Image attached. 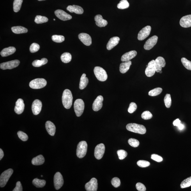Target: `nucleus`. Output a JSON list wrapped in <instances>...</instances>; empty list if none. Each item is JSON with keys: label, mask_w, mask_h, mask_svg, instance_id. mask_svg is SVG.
<instances>
[{"label": "nucleus", "mask_w": 191, "mask_h": 191, "mask_svg": "<svg viewBox=\"0 0 191 191\" xmlns=\"http://www.w3.org/2000/svg\"><path fill=\"white\" fill-rule=\"evenodd\" d=\"M73 99L72 94L71 91L68 89L65 90L62 96V102L66 109H70L72 106Z\"/></svg>", "instance_id": "1"}, {"label": "nucleus", "mask_w": 191, "mask_h": 191, "mask_svg": "<svg viewBox=\"0 0 191 191\" xmlns=\"http://www.w3.org/2000/svg\"><path fill=\"white\" fill-rule=\"evenodd\" d=\"M126 128L130 132L140 134H144L146 132V129L144 126L136 123L128 124Z\"/></svg>", "instance_id": "2"}, {"label": "nucleus", "mask_w": 191, "mask_h": 191, "mask_svg": "<svg viewBox=\"0 0 191 191\" xmlns=\"http://www.w3.org/2000/svg\"><path fill=\"white\" fill-rule=\"evenodd\" d=\"M94 73L97 79L101 82L106 80L108 75L106 72L102 68L100 67H96L94 69Z\"/></svg>", "instance_id": "3"}, {"label": "nucleus", "mask_w": 191, "mask_h": 191, "mask_svg": "<svg viewBox=\"0 0 191 191\" xmlns=\"http://www.w3.org/2000/svg\"><path fill=\"white\" fill-rule=\"evenodd\" d=\"M47 84V82L43 78H37L30 82L29 86L33 89H40L43 88Z\"/></svg>", "instance_id": "4"}, {"label": "nucleus", "mask_w": 191, "mask_h": 191, "mask_svg": "<svg viewBox=\"0 0 191 191\" xmlns=\"http://www.w3.org/2000/svg\"><path fill=\"white\" fill-rule=\"evenodd\" d=\"M87 144L86 142L82 141L78 143L77 149V155L78 158H82L86 155Z\"/></svg>", "instance_id": "5"}, {"label": "nucleus", "mask_w": 191, "mask_h": 191, "mask_svg": "<svg viewBox=\"0 0 191 191\" xmlns=\"http://www.w3.org/2000/svg\"><path fill=\"white\" fill-rule=\"evenodd\" d=\"M13 173L12 169H10L4 171L0 176V186L1 187H4Z\"/></svg>", "instance_id": "6"}, {"label": "nucleus", "mask_w": 191, "mask_h": 191, "mask_svg": "<svg viewBox=\"0 0 191 191\" xmlns=\"http://www.w3.org/2000/svg\"><path fill=\"white\" fill-rule=\"evenodd\" d=\"M85 105L83 101L81 99H78L74 103V109L76 115L78 117L82 116L84 112Z\"/></svg>", "instance_id": "7"}, {"label": "nucleus", "mask_w": 191, "mask_h": 191, "mask_svg": "<svg viewBox=\"0 0 191 191\" xmlns=\"http://www.w3.org/2000/svg\"><path fill=\"white\" fill-rule=\"evenodd\" d=\"M20 63V61L17 59L1 63L0 64V68L3 70H6L7 69L11 70V69L17 67L19 65Z\"/></svg>", "instance_id": "8"}, {"label": "nucleus", "mask_w": 191, "mask_h": 191, "mask_svg": "<svg viewBox=\"0 0 191 191\" xmlns=\"http://www.w3.org/2000/svg\"><path fill=\"white\" fill-rule=\"evenodd\" d=\"M54 185L55 189L58 190L63 186L64 180L63 176L60 172H57L54 177Z\"/></svg>", "instance_id": "9"}, {"label": "nucleus", "mask_w": 191, "mask_h": 191, "mask_svg": "<svg viewBox=\"0 0 191 191\" xmlns=\"http://www.w3.org/2000/svg\"><path fill=\"white\" fill-rule=\"evenodd\" d=\"M105 147L104 144L101 143L97 145L95 147L94 155L97 159L100 160L103 157L105 153Z\"/></svg>", "instance_id": "10"}, {"label": "nucleus", "mask_w": 191, "mask_h": 191, "mask_svg": "<svg viewBox=\"0 0 191 191\" xmlns=\"http://www.w3.org/2000/svg\"><path fill=\"white\" fill-rule=\"evenodd\" d=\"M151 27L147 26L142 29L139 31L138 35V39L139 40H143L150 35Z\"/></svg>", "instance_id": "11"}, {"label": "nucleus", "mask_w": 191, "mask_h": 191, "mask_svg": "<svg viewBox=\"0 0 191 191\" xmlns=\"http://www.w3.org/2000/svg\"><path fill=\"white\" fill-rule=\"evenodd\" d=\"M85 188L87 191H96L98 189L97 180L95 178H92L89 182L85 185Z\"/></svg>", "instance_id": "12"}, {"label": "nucleus", "mask_w": 191, "mask_h": 191, "mask_svg": "<svg viewBox=\"0 0 191 191\" xmlns=\"http://www.w3.org/2000/svg\"><path fill=\"white\" fill-rule=\"evenodd\" d=\"M156 72L155 63V60H152L148 63L146 70L145 74L148 77L153 76Z\"/></svg>", "instance_id": "13"}, {"label": "nucleus", "mask_w": 191, "mask_h": 191, "mask_svg": "<svg viewBox=\"0 0 191 191\" xmlns=\"http://www.w3.org/2000/svg\"><path fill=\"white\" fill-rule=\"evenodd\" d=\"M158 37L154 36L147 40L144 46V49L146 50H150L152 49L157 42Z\"/></svg>", "instance_id": "14"}, {"label": "nucleus", "mask_w": 191, "mask_h": 191, "mask_svg": "<svg viewBox=\"0 0 191 191\" xmlns=\"http://www.w3.org/2000/svg\"><path fill=\"white\" fill-rule=\"evenodd\" d=\"M42 104L41 101L39 100H36L32 103V112L35 115L40 113L42 108Z\"/></svg>", "instance_id": "15"}, {"label": "nucleus", "mask_w": 191, "mask_h": 191, "mask_svg": "<svg viewBox=\"0 0 191 191\" xmlns=\"http://www.w3.org/2000/svg\"><path fill=\"white\" fill-rule=\"evenodd\" d=\"M55 15L56 17L63 21H67L72 19V17L63 10H57L55 11Z\"/></svg>", "instance_id": "16"}, {"label": "nucleus", "mask_w": 191, "mask_h": 191, "mask_svg": "<svg viewBox=\"0 0 191 191\" xmlns=\"http://www.w3.org/2000/svg\"><path fill=\"white\" fill-rule=\"evenodd\" d=\"M156 72H159L162 68L165 67L166 65L165 60L163 57H158L155 60Z\"/></svg>", "instance_id": "17"}, {"label": "nucleus", "mask_w": 191, "mask_h": 191, "mask_svg": "<svg viewBox=\"0 0 191 191\" xmlns=\"http://www.w3.org/2000/svg\"><path fill=\"white\" fill-rule=\"evenodd\" d=\"M103 101V98L102 96H99L97 97L93 103V109L94 111H98L102 109Z\"/></svg>", "instance_id": "18"}, {"label": "nucleus", "mask_w": 191, "mask_h": 191, "mask_svg": "<svg viewBox=\"0 0 191 191\" xmlns=\"http://www.w3.org/2000/svg\"><path fill=\"white\" fill-rule=\"evenodd\" d=\"M80 41L86 46H90L92 44V39L90 36L86 33H81L78 36Z\"/></svg>", "instance_id": "19"}, {"label": "nucleus", "mask_w": 191, "mask_h": 191, "mask_svg": "<svg viewBox=\"0 0 191 191\" xmlns=\"http://www.w3.org/2000/svg\"><path fill=\"white\" fill-rule=\"evenodd\" d=\"M25 109V104L24 101L21 98L18 99L16 103L14 110L16 113L20 114L24 112Z\"/></svg>", "instance_id": "20"}, {"label": "nucleus", "mask_w": 191, "mask_h": 191, "mask_svg": "<svg viewBox=\"0 0 191 191\" xmlns=\"http://www.w3.org/2000/svg\"><path fill=\"white\" fill-rule=\"evenodd\" d=\"M181 26L184 28L191 27V15L184 16L180 21Z\"/></svg>", "instance_id": "21"}, {"label": "nucleus", "mask_w": 191, "mask_h": 191, "mask_svg": "<svg viewBox=\"0 0 191 191\" xmlns=\"http://www.w3.org/2000/svg\"><path fill=\"white\" fill-rule=\"evenodd\" d=\"M137 52L135 50L131 51L126 52L121 57V61L122 62H128L130 61L136 56Z\"/></svg>", "instance_id": "22"}, {"label": "nucleus", "mask_w": 191, "mask_h": 191, "mask_svg": "<svg viewBox=\"0 0 191 191\" xmlns=\"http://www.w3.org/2000/svg\"><path fill=\"white\" fill-rule=\"evenodd\" d=\"M45 128L48 133L52 136H54L56 132V127L53 123L48 121L46 122Z\"/></svg>", "instance_id": "23"}, {"label": "nucleus", "mask_w": 191, "mask_h": 191, "mask_svg": "<svg viewBox=\"0 0 191 191\" xmlns=\"http://www.w3.org/2000/svg\"><path fill=\"white\" fill-rule=\"evenodd\" d=\"M67 10L71 13H75L78 14H82L84 13L83 9L81 6L76 5L69 6Z\"/></svg>", "instance_id": "24"}, {"label": "nucleus", "mask_w": 191, "mask_h": 191, "mask_svg": "<svg viewBox=\"0 0 191 191\" xmlns=\"http://www.w3.org/2000/svg\"><path fill=\"white\" fill-rule=\"evenodd\" d=\"M120 38L118 36H115L110 38L108 43L107 45V50H111L118 44L120 41Z\"/></svg>", "instance_id": "25"}, {"label": "nucleus", "mask_w": 191, "mask_h": 191, "mask_svg": "<svg viewBox=\"0 0 191 191\" xmlns=\"http://www.w3.org/2000/svg\"><path fill=\"white\" fill-rule=\"evenodd\" d=\"M95 20L97 26L99 27H105L108 24L107 21L103 19L102 16L100 15H96L95 17Z\"/></svg>", "instance_id": "26"}, {"label": "nucleus", "mask_w": 191, "mask_h": 191, "mask_svg": "<svg viewBox=\"0 0 191 191\" xmlns=\"http://www.w3.org/2000/svg\"><path fill=\"white\" fill-rule=\"evenodd\" d=\"M16 48L14 47H10L4 48L1 52V55L2 57H6L12 55L16 52Z\"/></svg>", "instance_id": "27"}, {"label": "nucleus", "mask_w": 191, "mask_h": 191, "mask_svg": "<svg viewBox=\"0 0 191 191\" xmlns=\"http://www.w3.org/2000/svg\"><path fill=\"white\" fill-rule=\"evenodd\" d=\"M132 63L131 61L125 62L122 63L120 66V71L122 73H125L129 70L130 67L132 65Z\"/></svg>", "instance_id": "28"}, {"label": "nucleus", "mask_w": 191, "mask_h": 191, "mask_svg": "<svg viewBox=\"0 0 191 191\" xmlns=\"http://www.w3.org/2000/svg\"><path fill=\"white\" fill-rule=\"evenodd\" d=\"M44 162V158L41 155H39L33 158L32 161V164L34 165H41L43 164Z\"/></svg>", "instance_id": "29"}, {"label": "nucleus", "mask_w": 191, "mask_h": 191, "mask_svg": "<svg viewBox=\"0 0 191 191\" xmlns=\"http://www.w3.org/2000/svg\"><path fill=\"white\" fill-rule=\"evenodd\" d=\"M89 79L88 78L86 77V74H83L82 76L79 84V88L80 89L83 90L86 88L88 84Z\"/></svg>", "instance_id": "30"}, {"label": "nucleus", "mask_w": 191, "mask_h": 191, "mask_svg": "<svg viewBox=\"0 0 191 191\" xmlns=\"http://www.w3.org/2000/svg\"><path fill=\"white\" fill-rule=\"evenodd\" d=\"M11 29L13 33L15 34L25 33L28 32V29L22 26L13 27L11 28Z\"/></svg>", "instance_id": "31"}, {"label": "nucleus", "mask_w": 191, "mask_h": 191, "mask_svg": "<svg viewBox=\"0 0 191 191\" xmlns=\"http://www.w3.org/2000/svg\"><path fill=\"white\" fill-rule=\"evenodd\" d=\"M48 62V59L44 58L41 59L40 60H36L33 62L32 64L34 67H40L47 64Z\"/></svg>", "instance_id": "32"}, {"label": "nucleus", "mask_w": 191, "mask_h": 191, "mask_svg": "<svg viewBox=\"0 0 191 191\" xmlns=\"http://www.w3.org/2000/svg\"><path fill=\"white\" fill-rule=\"evenodd\" d=\"M61 59L64 63H70L72 59V55L69 52H64L61 55Z\"/></svg>", "instance_id": "33"}, {"label": "nucleus", "mask_w": 191, "mask_h": 191, "mask_svg": "<svg viewBox=\"0 0 191 191\" xmlns=\"http://www.w3.org/2000/svg\"><path fill=\"white\" fill-rule=\"evenodd\" d=\"M32 183L37 188H42L45 185L46 181L38 178H35L32 181Z\"/></svg>", "instance_id": "34"}, {"label": "nucleus", "mask_w": 191, "mask_h": 191, "mask_svg": "<svg viewBox=\"0 0 191 191\" xmlns=\"http://www.w3.org/2000/svg\"><path fill=\"white\" fill-rule=\"evenodd\" d=\"M23 0H14L13 3V10L15 12L19 11L21 8Z\"/></svg>", "instance_id": "35"}, {"label": "nucleus", "mask_w": 191, "mask_h": 191, "mask_svg": "<svg viewBox=\"0 0 191 191\" xmlns=\"http://www.w3.org/2000/svg\"><path fill=\"white\" fill-rule=\"evenodd\" d=\"M48 18L45 17L40 15H37L35 17L34 21L37 24H41L48 21Z\"/></svg>", "instance_id": "36"}, {"label": "nucleus", "mask_w": 191, "mask_h": 191, "mask_svg": "<svg viewBox=\"0 0 191 191\" xmlns=\"http://www.w3.org/2000/svg\"><path fill=\"white\" fill-rule=\"evenodd\" d=\"M162 89L160 87L152 90L149 92L148 95L151 96H155L159 95L162 92Z\"/></svg>", "instance_id": "37"}, {"label": "nucleus", "mask_w": 191, "mask_h": 191, "mask_svg": "<svg viewBox=\"0 0 191 191\" xmlns=\"http://www.w3.org/2000/svg\"><path fill=\"white\" fill-rule=\"evenodd\" d=\"M129 6V4L127 0H121L117 5V7L119 9H127Z\"/></svg>", "instance_id": "38"}, {"label": "nucleus", "mask_w": 191, "mask_h": 191, "mask_svg": "<svg viewBox=\"0 0 191 191\" xmlns=\"http://www.w3.org/2000/svg\"><path fill=\"white\" fill-rule=\"evenodd\" d=\"M181 188H185L190 187L191 186V176L185 179L181 184Z\"/></svg>", "instance_id": "39"}, {"label": "nucleus", "mask_w": 191, "mask_h": 191, "mask_svg": "<svg viewBox=\"0 0 191 191\" xmlns=\"http://www.w3.org/2000/svg\"><path fill=\"white\" fill-rule=\"evenodd\" d=\"M165 104L167 108H169L171 107L172 104V101L171 95L170 94H167L165 97L164 99Z\"/></svg>", "instance_id": "40"}, {"label": "nucleus", "mask_w": 191, "mask_h": 191, "mask_svg": "<svg viewBox=\"0 0 191 191\" xmlns=\"http://www.w3.org/2000/svg\"><path fill=\"white\" fill-rule=\"evenodd\" d=\"M181 62L183 65L186 69L189 70L191 71V61L183 57L181 59Z\"/></svg>", "instance_id": "41"}, {"label": "nucleus", "mask_w": 191, "mask_h": 191, "mask_svg": "<svg viewBox=\"0 0 191 191\" xmlns=\"http://www.w3.org/2000/svg\"><path fill=\"white\" fill-rule=\"evenodd\" d=\"M52 40L55 42L60 43L63 42L65 38L63 36L54 35L52 36Z\"/></svg>", "instance_id": "42"}, {"label": "nucleus", "mask_w": 191, "mask_h": 191, "mask_svg": "<svg viewBox=\"0 0 191 191\" xmlns=\"http://www.w3.org/2000/svg\"><path fill=\"white\" fill-rule=\"evenodd\" d=\"M118 157L120 160H122L127 156V152L124 150H119L117 151Z\"/></svg>", "instance_id": "43"}, {"label": "nucleus", "mask_w": 191, "mask_h": 191, "mask_svg": "<svg viewBox=\"0 0 191 191\" xmlns=\"http://www.w3.org/2000/svg\"><path fill=\"white\" fill-rule=\"evenodd\" d=\"M40 49V46L36 43H32L30 47V51L31 53H34L37 52Z\"/></svg>", "instance_id": "44"}, {"label": "nucleus", "mask_w": 191, "mask_h": 191, "mask_svg": "<svg viewBox=\"0 0 191 191\" xmlns=\"http://www.w3.org/2000/svg\"><path fill=\"white\" fill-rule=\"evenodd\" d=\"M128 142L131 146L133 147H137L139 144V142L138 140L132 138L129 139Z\"/></svg>", "instance_id": "45"}, {"label": "nucleus", "mask_w": 191, "mask_h": 191, "mask_svg": "<svg viewBox=\"0 0 191 191\" xmlns=\"http://www.w3.org/2000/svg\"><path fill=\"white\" fill-rule=\"evenodd\" d=\"M137 164L140 167H146L149 166L150 165V163L148 161L140 160L138 161Z\"/></svg>", "instance_id": "46"}, {"label": "nucleus", "mask_w": 191, "mask_h": 191, "mask_svg": "<svg viewBox=\"0 0 191 191\" xmlns=\"http://www.w3.org/2000/svg\"><path fill=\"white\" fill-rule=\"evenodd\" d=\"M17 135L20 139L23 141H26L28 139V136L27 135L21 131L18 132Z\"/></svg>", "instance_id": "47"}, {"label": "nucleus", "mask_w": 191, "mask_h": 191, "mask_svg": "<svg viewBox=\"0 0 191 191\" xmlns=\"http://www.w3.org/2000/svg\"><path fill=\"white\" fill-rule=\"evenodd\" d=\"M141 117L143 119L149 120L152 118L153 115L150 112L146 111L143 113Z\"/></svg>", "instance_id": "48"}, {"label": "nucleus", "mask_w": 191, "mask_h": 191, "mask_svg": "<svg viewBox=\"0 0 191 191\" xmlns=\"http://www.w3.org/2000/svg\"><path fill=\"white\" fill-rule=\"evenodd\" d=\"M112 185L115 188L119 187L120 185L121 182L120 179L118 178H114L112 179L111 181Z\"/></svg>", "instance_id": "49"}, {"label": "nucleus", "mask_w": 191, "mask_h": 191, "mask_svg": "<svg viewBox=\"0 0 191 191\" xmlns=\"http://www.w3.org/2000/svg\"><path fill=\"white\" fill-rule=\"evenodd\" d=\"M137 109V105L134 102H132L130 103L129 107L128 109V111L130 113H132L135 112Z\"/></svg>", "instance_id": "50"}, {"label": "nucleus", "mask_w": 191, "mask_h": 191, "mask_svg": "<svg viewBox=\"0 0 191 191\" xmlns=\"http://www.w3.org/2000/svg\"><path fill=\"white\" fill-rule=\"evenodd\" d=\"M151 159L158 162H162L163 160V158L162 156L156 155V154H153V155H151Z\"/></svg>", "instance_id": "51"}, {"label": "nucleus", "mask_w": 191, "mask_h": 191, "mask_svg": "<svg viewBox=\"0 0 191 191\" xmlns=\"http://www.w3.org/2000/svg\"><path fill=\"white\" fill-rule=\"evenodd\" d=\"M136 188L139 191H145L146 188L143 184L141 183H138L136 185Z\"/></svg>", "instance_id": "52"}, {"label": "nucleus", "mask_w": 191, "mask_h": 191, "mask_svg": "<svg viewBox=\"0 0 191 191\" xmlns=\"http://www.w3.org/2000/svg\"><path fill=\"white\" fill-rule=\"evenodd\" d=\"M23 189L21 183L20 181H18L16 184L15 188L14 189L13 191H22Z\"/></svg>", "instance_id": "53"}, {"label": "nucleus", "mask_w": 191, "mask_h": 191, "mask_svg": "<svg viewBox=\"0 0 191 191\" xmlns=\"http://www.w3.org/2000/svg\"><path fill=\"white\" fill-rule=\"evenodd\" d=\"M181 124V121L178 119H176V120H174L173 122L174 125L177 126V127H178V126L180 125Z\"/></svg>", "instance_id": "54"}, {"label": "nucleus", "mask_w": 191, "mask_h": 191, "mask_svg": "<svg viewBox=\"0 0 191 191\" xmlns=\"http://www.w3.org/2000/svg\"><path fill=\"white\" fill-rule=\"evenodd\" d=\"M4 156V154L3 150L1 149H0V160H1L3 158Z\"/></svg>", "instance_id": "55"}, {"label": "nucleus", "mask_w": 191, "mask_h": 191, "mask_svg": "<svg viewBox=\"0 0 191 191\" xmlns=\"http://www.w3.org/2000/svg\"><path fill=\"white\" fill-rule=\"evenodd\" d=\"M178 127L179 130H182L184 128V126L182 124H181Z\"/></svg>", "instance_id": "56"}, {"label": "nucleus", "mask_w": 191, "mask_h": 191, "mask_svg": "<svg viewBox=\"0 0 191 191\" xmlns=\"http://www.w3.org/2000/svg\"><path fill=\"white\" fill-rule=\"evenodd\" d=\"M38 1H45V0H38Z\"/></svg>", "instance_id": "57"}, {"label": "nucleus", "mask_w": 191, "mask_h": 191, "mask_svg": "<svg viewBox=\"0 0 191 191\" xmlns=\"http://www.w3.org/2000/svg\"><path fill=\"white\" fill-rule=\"evenodd\" d=\"M159 73H162V71H160Z\"/></svg>", "instance_id": "58"}, {"label": "nucleus", "mask_w": 191, "mask_h": 191, "mask_svg": "<svg viewBox=\"0 0 191 191\" xmlns=\"http://www.w3.org/2000/svg\"><path fill=\"white\" fill-rule=\"evenodd\" d=\"M41 177H43V175H41Z\"/></svg>", "instance_id": "59"}, {"label": "nucleus", "mask_w": 191, "mask_h": 191, "mask_svg": "<svg viewBox=\"0 0 191 191\" xmlns=\"http://www.w3.org/2000/svg\"><path fill=\"white\" fill-rule=\"evenodd\" d=\"M147 66H148V65H146V67H147Z\"/></svg>", "instance_id": "60"}, {"label": "nucleus", "mask_w": 191, "mask_h": 191, "mask_svg": "<svg viewBox=\"0 0 191 191\" xmlns=\"http://www.w3.org/2000/svg\"><path fill=\"white\" fill-rule=\"evenodd\" d=\"M54 21H55V19H54Z\"/></svg>", "instance_id": "61"}]
</instances>
